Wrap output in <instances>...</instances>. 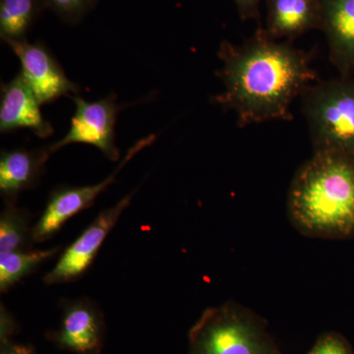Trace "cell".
Returning <instances> with one entry per match:
<instances>
[{
	"label": "cell",
	"instance_id": "7a4b0ae2",
	"mask_svg": "<svg viewBox=\"0 0 354 354\" xmlns=\"http://www.w3.org/2000/svg\"><path fill=\"white\" fill-rule=\"evenodd\" d=\"M288 208L291 223L306 236H353L354 156L314 152L292 179Z\"/></svg>",
	"mask_w": 354,
	"mask_h": 354
},
{
	"label": "cell",
	"instance_id": "ba28073f",
	"mask_svg": "<svg viewBox=\"0 0 354 354\" xmlns=\"http://www.w3.org/2000/svg\"><path fill=\"white\" fill-rule=\"evenodd\" d=\"M4 43L19 58L21 74L41 106L51 104L62 97L79 95V86L70 80L62 65L44 44L30 43L27 39H9Z\"/></svg>",
	"mask_w": 354,
	"mask_h": 354
},
{
	"label": "cell",
	"instance_id": "7c38bea8",
	"mask_svg": "<svg viewBox=\"0 0 354 354\" xmlns=\"http://www.w3.org/2000/svg\"><path fill=\"white\" fill-rule=\"evenodd\" d=\"M50 147L12 149L0 155V192L6 203H15L23 191L34 187L51 155Z\"/></svg>",
	"mask_w": 354,
	"mask_h": 354
},
{
	"label": "cell",
	"instance_id": "5b68a950",
	"mask_svg": "<svg viewBox=\"0 0 354 354\" xmlns=\"http://www.w3.org/2000/svg\"><path fill=\"white\" fill-rule=\"evenodd\" d=\"M70 99L75 104V113L67 134L48 146L51 153L70 144H88L97 147L109 160H118L120 153L115 143V125L123 106L116 102V95L111 94L95 102L86 101L79 95Z\"/></svg>",
	"mask_w": 354,
	"mask_h": 354
},
{
	"label": "cell",
	"instance_id": "ac0fdd59",
	"mask_svg": "<svg viewBox=\"0 0 354 354\" xmlns=\"http://www.w3.org/2000/svg\"><path fill=\"white\" fill-rule=\"evenodd\" d=\"M306 354H354V351L344 335L335 332H326L317 339Z\"/></svg>",
	"mask_w": 354,
	"mask_h": 354
},
{
	"label": "cell",
	"instance_id": "6da1fadb",
	"mask_svg": "<svg viewBox=\"0 0 354 354\" xmlns=\"http://www.w3.org/2000/svg\"><path fill=\"white\" fill-rule=\"evenodd\" d=\"M218 57L223 91L215 102L234 111L239 127L292 120L291 104L316 80L304 50L262 29L241 46L223 41Z\"/></svg>",
	"mask_w": 354,
	"mask_h": 354
},
{
	"label": "cell",
	"instance_id": "8fae6325",
	"mask_svg": "<svg viewBox=\"0 0 354 354\" xmlns=\"http://www.w3.org/2000/svg\"><path fill=\"white\" fill-rule=\"evenodd\" d=\"M321 30L333 64L344 75L354 72V0H321Z\"/></svg>",
	"mask_w": 354,
	"mask_h": 354
},
{
	"label": "cell",
	"instance_id": "d6986e66",
	"mask_svg": "<svg viewBox=\"0 0 354 354\" xmlns=\"http://www.w3.org/2000/svg\"><path fill=\"white\" fill-rule=\"evenodd\" d=\"M242 20L259 19L262 0H234Z\"/></svg>",
	"mask_w": 354,
	"mask_h": 354
},
{
	"label": "cell",
	"instance_id": "5bb4252c",
	"mask_svg": "<svg viewBox=\"0 0 354 354\" xmlns=\"http://www.w3.org/2000/svg\"><path fill=\"white\" fill-rule=\"evenodd\" d=\"M44 0H0V37L3 41L27 39L46 10Z\"/></svg>",
	"mask_w": 354,
	"mask_h": 354
},
{
	"label": "cell",
	"instance_id": "8992f818",
	"mask_svg": "<svg viewBox=\"0 0 354 354\" xmlns=\"http://www.w3.org/2000/svg\"><path fill=\"white\" fill-rule=\"evenodd\" d=\"M155 140L156 135L153 134L139 140L127 151V155L123 157L115 171L111 172V176L101 183L80 187L67 186L53 191L46 209H44V213L32 227V242L48 241L53 234H57L72 216L90 208L94 204L95 200L115 181L118 172L124 167V165L143 149L152 145Z\"/></svg>",
	"mask_w": 354,
	"mask_h": 354
},
{
	"label": "cell",
	"instance_id": "277c9868",
	"mask_svg": "<svg viewBox=\"0 0 354 354\" xmlns=\"http://www.w3.org/2000/svg\"><path fill=\"white\" fill-rule=\"evenodd\" d=\"M301 102L314 152L354 156V79L344 77L309 86Z\"/></svg>",
	"mask_w": 354,
	"mask_h": 354
},
{
	"label": "cell",
	"instance_id": "44dd1931",
	"mask_svg": "<svg viewBox=\"0 0 354 354\" xmlns=\"http://www.w3.org/2000/svg\"><path fill=\"white\" fill-rule=\"evenodd\" d=\"M14 333L12 318L7 313L6 309L1 308V326H0V337L1 342L9 341V337Z\"/></svg>",
	"mask_w": 354,
	"mask_h": 354
},
{
	"label": "cell",
	"instance_id": "30bf717a",
	"mask_svg": "<svg viewBox=\"0 0 354 354\" xmlns=\"http://www.w3.org/2000/svg\"><path fill=\"white\" fill-rule=\"evenodd\" d=\"M39 102L21 72L10 82L2 84L0 100V132L31 130L39 138L53 134V125L44 118Z\"/></svg>",
	"mask_w": 354,
	"mask_h": 354
},
{
	"label": "cell",
	"instance_id": "4fadbf2b",
	"mask_svg": "<svg viewBox=\"0 0 354 354\" xmlns=\"http://www.w3.org/2000/svg\"><path fill=\"white\" fill-rule=\"evenodd\" d=\"M265 32L270 38L295 39L321 27V0H267Z\"/></svg>",
	"mask_w": 354,
	"mask_h": 354
},
{
	"label": "cell",
	"instance_id": "3957f363",
	"mask_svg": "<svg viewBox=\"0 0 354 354\" xmlns=\"http://www.w3.org/2000/svg\"><path fill=\"white\" fill-rule=\"evenodd\" d=\"M187 354H285L265 319L234 301L209 307L188 334Z\"/></svg>",
	"mask_w": 354,
	"mask_h": 354
},
{
	"label": "cell",
	"instance_id": "2e32d148",
	"mask_svg": "<svg viewBox=\"0 0 354 354\" xmlns=\"http://www.w3.org/2000/svg\"><path fill=\"white\" fill-rule=\"evenodd\" d=\"M29 213L18 208L15 203H6L0 216V253L25 250L32 241Z\"/></svg>",
	"mask_w": 354,
	"mask_h": 354
},
{
	"label": "cell",
	"instance_id": "ffe728a7",
	"mask_svg": "<svg viewBox=\"0 0 354 354\" xmlns=\"http://www.w3.org/2000/svg\"><path fill=\"white\" fill-rule=\"evenodd\" d=\"M0 354H36L34 348L27 344H14L10 341L1 342Z\"/></svg>",
	"mask_w": 354,
	"mask_h": 354
},
{
	"label": "cell",
	"instance_id": "9c48e42d",
	"mask_svg": "<svg viewBox=\"0 0 354 354\" xmlns=\"http://www.w3.org/2000/svg\"><path fill=\"white\" fill-rule=\"evenodd\" d=\"M104 317L88 299L67 302L50 339L58 348L76 354H99L104 342Z\"/></svg>",
	"mask_w": 354,
	"mask_h": 354
},
{
	"label": "cell",
	"instance_id": "52a82bcc",
	"mask_svg": "<svg viewBox=\"0 0 354 354\" xmlns=\"http://www.w3.org/2000/svg\"><path fill=\"white\" fill-rule=\"evenodd\" d=\"M134 190L111 208L104 209L94 221L67 247L53 269L44 278L46 285H58L75 281L87 271L109 232L118 225L120 216L131 204Z\"/></svg>",
	"mask_w": 354,
	"mask_h": 354
},
{
	"label": "cell",
	"instance_id": "e0dca14e",
	"mask_svg": "<svg viewBox=\"0 0 354 354\" xmlns=\"http://www.w3.org/2000/svg\"><path fill=\"white\" fill-rule=\"evenodd\" d=\"M99 0H44L46 9H50L60 20L69 25H76L97 6Z\"/></svg>",
	"mask_w": 354,
	"mask_h": 354
},
{
	"label": "cell",
	"instance_id": "9a60e30c",
	"mask_svg": "<svg viewBox=\"0 0 354 354\" xmlns=\"http://www.w3.org/2000/svg\"><path fill=\"white\" fill-rule=\"evenodd\" d=\"M60 248L35 251H12L0 253V290L6 292L9 288L36 271L43 263L55 257Z\"/></svg>",
	"mask_w": 354,
	"mask_h": 354
}]
</instances>
